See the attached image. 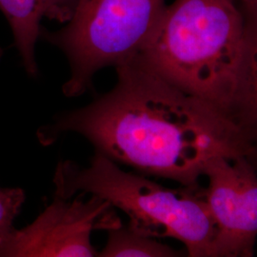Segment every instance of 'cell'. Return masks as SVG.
<instances>
[{
    "label": "cell",
    "instance_id": "cell-8",
    "mask_svg": "<svg viewBox=\"0 0 257 257\" xmlns=\"http://www.w3.org/2000/svg\"><path fill=\"white\" fill-rule=\"evenodd\" d=\"M105 247L98 252L101 257H176L182 252L161 243L158 239L142 234L128 225L107 230Z\"/></svg>",
    "mask_w": 257,
    "mask_h": 257
},
{
    "label": "cell",
    "instance_id": "cell-1",
    "mask_svg": "<svg viewBox=\"0 0 257 257\" xmlns=\"http://www.w3.org/2000/svg\"><path fill=\"white\" fill-rule=\"evenodd\" d=\"M115 70L110 91L41 127L39 142L49 146L75 133L117 164L193 190L201 188L204 170L214 157L256 155L255 136L137 61Z\"/></svg>",
    "mask_w": 257,
    "mask_h": 257
},
{
    "label": "cell",
    "instance_id": "cell-9",
    "mask_svg": "<svg viewBox=\"0 0 257 257\" xmlns=\"http://www.w3.org/2000/svg\"><path fill=\"white\" fill-rule=\"evenodd\" d=\"M25 201V193L19 188L0 187V239L14 229L13 223Z\"/></svg>",
    "mask_w": 257,
    "mask_h": 257
},
{
    "label": "cell",
    "instance_id": "cell-7",
    "mask_svg": "<svg viewBox=\"0 0 257 257\" xmlns=\"http://www.w3.org/2000/svg\"><path fill=\"white\" fill-rule=\"evenodd\" d=\"M78 0H0V11L7 19L22 65L30 76L38 74L36 46L43 19L67 23Z\"/></svg>",
    "mask_w": 257,
    "mask_h": 257
},
{
    "label": "cell",
    "instance_id": "cell-5",
    "mask_svg": "<svg viewBox=\"0 0 257 257\" xmlns=\"http://www.w3.org/2000/svg\"><path fill=\"white\" fill-rule=\"evenodd\" d=\"M84 193L54 200L37 219L0 239V257L97 256L92 243L94 230L122 223L109 202Z\"/></svg>",
    "mask_w": 257,
    "mask_h": 257
},
{
    "label": "cell",
    "instance_id": "cell-6",
    "mask_svg": "<svg viewBox=\"0 0 257 257\" xmlns=\"http://www.w3.org/2000/svg\"><path fill=\"white\" fill-rule=\"evenodd\" d=\"M254 157L217 156L207 164L200 194L215 228L212 257H251L257 235Z\"/></svg>",
    "mask_w": 257,
    "mask_h": 257
},
{
    "label": "cell",
    "instance_id": "cell-2",
    "mask_svg": "<svg viewBox=\"0 0 257 257\" xmlns=\"http://www.w3.org/2000/svg\"><path fill=\"white\" fill-rule=\"evenodd\" d=\"M256 137L257 19L233 0H175L132 59Z\"/></svg>",
    "mask_w": 257,
    "mask_h": 257
},
{
    "label": "cell",
    "instance_id": "cell-4",
    "mask_svg": "<svg viewBox=\"0 0 257 257\" xmlns=\"http://www.w3.org/2000/svg\"><path fill=\"white\" fill-rule=\"evenodd\" d=\"M166 0H78L73 17L58 31L43 27L40 38L63 52L70 77L62 92L81 96L95 74L134 59L151 37Z\"/></svg>",
    "mask_w": 257,
    "mask_h": 257
},
{
    "label": "cell",
    "instance_id": "cell-10",
    "mask_svg": "<svg viewBox=\"0 0 257 257\" xmlns=\"http://www.w3.org/2000/svg\"><path fill=\"white\" fill-rule=\"evenodd\" d=\"M248 18L257 19V0H233Z\"/></svg>",
    "mask_w": 257,
    "mask_h": 257
},
{
    "label": "cell",
    "instance_id": "cell-3",
    "mask_svg": "<svg viewBox=\"0 0 257 257\" xmlns=\"http://www.w3.org/2000/svg\"><path fill=\"white\" fill-rule=\"evenodd\" d=\"M55 196L94 195L123 211L133 230L155 238H173L190 257H212L215 228L199 190L170 189L145 175L126 172L94 153L87 167L60 161L54 175Z\"/></svg>",
    "mask_w": 257,
    "mask_h": 257
},
{
    "label": "cell",
    "instance_id": "cell-11",
    "mask_svg": "<svg viewBox=\"0 0 257 257\" xmlns=\"http://www.w3.org/2000/svg\"><path fill=\"white\" fill-rule=\"evenodd\" d=\"M2 56H3V50H2V48L0 47V60H1Z\"/></svg>",
    "mask_w": 257,
    "mask_h": 257
}]
</instances>
